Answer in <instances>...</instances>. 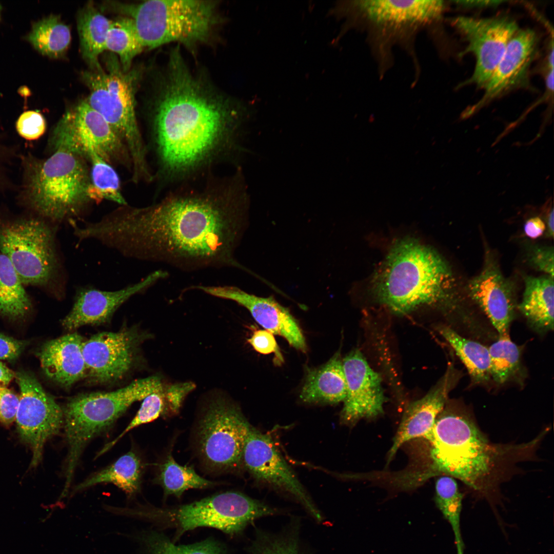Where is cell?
<instances>
[{
    "instance_id": "obj_9",
    "label": "cell",
    "mask_w": 554,
    "mask_h": 554,
    "mask_svg": "<svg viewBox=\"0 0 554 554\" xmlns=\"http://www.w3.org/2000/svg\"><path fill=\"white\" fill-rule=\"evenodd\" d=\"M165 383L161 377L154 375L135 380L115 391L81 394L69 399L63 408L68 447L66 486L71 485L87 444L109 429L133 403L160 390Z\"/></svg>"
},
{
    "instance_id": "obj_34",
    "label": "cell",
    "mask_w": 554,
    "mask_h": 554,
    "mask_svg": "<svg viewBox=\"0 0 554 554\" xmlns=\"http://www.w3.org/2000/svg\"><path fill=\"white\" fill-rule=\"evenodd\" d=\"M144 49L132 19L121 17L112 20L107 34L106 50L118 56L124 71L127 72L131 69L133 60Z\"/></svg>"
},
{
    "instance_id": "obj_20",
    "label": "cell",
    "mask_w": 554,
    "mask_h": 554,
    "mask_svg": "<svg viewBox=\"0 0 554 554\" xmlns=\"http://www.w3.org/2000/svg\"><path fill=\"white\" fill-rule=\"evenodd\" d=\"M538 37L531 29L519 30L510 40L480 101L467 114L492 100L528 84L530 66L538 53Z\"/></svg>"
},
{
    "instance_id": "obj_25",
    "label": "cell",
    "mask_w": 554,
    "mask_h": 554,
    "mask_svg": "<svg viewBox=\"0 0 554 554\" xmlns=\"http://www.w3.org/2000/svg\"><path fill=\"white\" fill-rule=\"evenodd\" d=\"M524 290L517 308L530 326L538 332L545 333L553 329V278L547 275H526Z\"/></svg>"
},
{
    "instance_id": "obj_49",
    "label": "cell",
    "mask_w": 554,
    "mask_h": 554,
    "mask_svg": "<svg viewBox=\"0 0 554 554\" xmlns=\"http://www.w3.org/2000/svg\"><path fill=\"white\" fill-rule=\"evenodd\" d=\"M1 150H2V148H1V146H0V185H1V183L2 182V181H1V178H2V163H1V162H2V161H1V160H2V159H2V151H1Z\"/></svg>"
},
{
    "instance_id": "obj_42",
    "label": "cell",
    "mask_w": 554,
    "mask_h": 554,
    "mask_svg": "<svg viewBox=\"0 0 554 554\" xmlns=\"http://www.w3.org/2000/svg\"><path fill=\"white\" fill-rule=\"evenodd\" d=\"M247 342L258 352L263 354L274 353L275 362L283 363V357L273 334L266 329L255 330Z\"/></svg>"
},
{
    "instance_id": "obj_43",
    "label": "cell",
    "mask_w": 554,
    "mask_h": 554,
    "mask_svg": "<svg viewBox=\"0 0 554 554\" xmlns=\"http://www.w3.org/2000/svg\"><path fill=\"white\" fill-rule=\"evenodd\" d=\"M19 396L6 387H0V422L9 426L15 420Z\"/></svg>"
},
{
    "instance_id": "obj_38",
    "label": "cell",
    "mask_w": 554,
    "mask_h": 554,
    "mask_svg": "<svg viewBox=\"0 0 554 554\" xmlns=\"http://www.w3.org/2000/svg\"><path fill=\"white\" fill-rule=\"evenodd\" d=\"M165 384L159 391L153 392L143 400L135 417L126 428L113 440L106 444L98 452L96 458L111 449L126 433L142 424L151 422L160 416H166L167 403Z\"/></svg>"
},
{
    "instance_id": "obj_24",
    "label": "cell",
    "mask_w": 554,
    "mask_h": 554,
    "mask_svg": "<svg viewBox=\"0 0 554 554\" xmlns=\"http://www.w3.org/2000/svg\"><path fill=\"white\" fill-rule=\"evenodd\" d=\"M372 22L401 26L431 22L440 17L445 9L442 1H360L352 2Z\"/></svg>"
},
{
    "instance_id": "obj_36",
    "label": "cell",
    "mask_w": 554,
    "mask_h": 554,
    "mask_svg": "<svg viewBox=\"0 0 554 554\" xmlns=\"http://www.w3.org/2000/svg\"><path fill=\"white\" fill-rule=\"evenodd\" d=\"M88 161L91 164V184L88 193L91 200L98 203L105 199L127 205L121 191L119 176L111 165L97 154H92Z\"/></svg>"
},
{
    "instance_id": "obj_4",
    "label": "cell",
    "mask_w": 554,
    "mask_h": 554,
    "mask_svg": "<svg viewBox=\"0 0 554 554\" xmlns=\"http://www.w3.org/2000/svg\"><path fill=\"white\" fill-rule=\"evenodd\" d=\"M430 446L427 478L446 475L461 480L494 507L493 488L509 458L524 447L490 442L468 412L444 408L424 437Z\"/></svg>"
},
{
    "instance_id": "obj_33",
    "label": "cell",
    "mask_w": 554,
    "mask_h": 554,
    "mask_svg": "<svg viewBox=\"0 0 554 554\" xmlns=\"http://www.w3.org/2000/svg\"><path fill=\"white\" fill-rule=\"evenodd\" d=\"M463 494L459 489L454 478L442 475L436 482L434 501L444 518L452 529L457 554H464L465 545L461 528V514Z\"/></svg>"
},
{
    "instance_id": "obj_10",
    "label": "cell",
    "mask_w": 554,
    "mask_h": 554,
    "mask_svg": "<svg viewBox=\"0 0 554 554\" xmlns=\"http://www.w3.org/2000/svg\"><path fill=\"white\" fill-rule=\"evenodd\" d=\"M275 512L260 501L230 491L174 507L152 509L144 514L159 526L175 529L172 541L175 543L186 531L200 527L234 536L255 519Z\"/></svg>"
},
{
    "instance_id": "obj_3",
    "label": "cell",
    "mask_w": 554,
    "mask_h": 554,
    "mask_svg": "<svg viewBox=\"0 0 554 554\" xmlns=\"http://www.w3.org/2000/svg\"><path fill=\"white\" fill-rule=\"evenodd\" d=\"M372 291L379 303L401 315L422 307L451 312L460 304L457 281L447 262L410 238L393 244L373 278Z\"/></svg>"
},
{
    "instance_id": "obj_17",
    "label": "cell",
    "mask_w": 554,
    "mask_h": 554,
    "mask_svg": "<svg viewBox=\"0 0 554 554\" xmlns=\"http://www.w3.org/2000/svg\"><path fill=\"white\" fill-rule=\"evenodd\" d=\"M470 299L487 316L498 335L509 333L517 305L513 283L502 273L497 259L485 250L481 272L467 284Z\"/></svg>"
},
{
    "instance_id": "obj_7",
    "label": "cell",
    "mask_w": 554,
    "mask_h": 554,
    "mask_svg": "<svg viewBox=\"0 0 554 554\" xmlns=\"http://www.w3.org/2000/svg\"><path fill=\"white\" fill-rule=\"evenodd\" d=\"M105 60L106 71L89 70L81 74L89 90L85 100L103 117L126 147L131 161L132 180L148 179L151 174L135 112L141 73L136 68L124 71L113 53Z\"/></svg>"
},
{
    "instance_id": "obj_5",
    "label": "cell",
    "mask_w": 554,
    "mask_h": 554,
    "mask_svg": "<svg viewBox=\"0 0 554 554\" xmlns=\"http://www.w3.org/2000/svg\"><path fill=\"white\" fill-rule=\"evenodd\" d=\"M26 161L21 201L29 213L58 226L80 217L92 202L87 161L63 149Z\"/></svg>"
},
{
    "instance_id": "obj_48",
    "label": "cell",
    "mask_w": 554,
    "mask_h": 554,
    "mask_svg": "<svg viewBox=\"0 0 554 554\" xmlns=\"http://www.w3.org/2000/svg\"><path fill=\"white\" fill-rule=\"evenodd\" d=\"M553 209L552 208L547 215L545 224L546 234L548 238H553L554 233Z\"/></svg>"
},
{
    "instance_id": "obj_13",
    "label": "cell",
    "mask_w": 554,
    "mask_h": 554,
    "mask_svg": "<svg viewBox=\"0 0 554 554\" xmlns=\"http://www.w3.org/2000/svg\"><path fill=\"white\" fill-rule=\"evenodd\" d=\"M15 378L20 390L15 420L17 430L31 447V466L35 467L42 460L45 443L63 427V410L32 373L20 370Z\"/></svg>"
},
{
    "instance_id": "obj_47",
    "label": "cell",
    "mask_w": 554,
    "mask_h": 554,
    "mask_svg": "<svg viewBox=\"0 0 554 554\" xmlns=\"http://www.w3.org/2000/svg\"><path fill=\"white\" fill-rule=\"evenodd\" d=\"M15 373L0 362V387L6 386L15 378Z\"/></svg>"
},
{
    "instance_id": "obj_26",
    "label": "cell",
    "mask_w": 554,
    "mask_h": 554,
    "mask_svg": "<svg viewBox=\"0 0 554 554\" xmlns=\"http://www.w3.org/2000/svg\"><path fill=\"white\" fill-rule=\"evenodd\" d=\"M346 392L342 360L337 353L324 365L309 371L300 398L308 403L333 404L343 402Z\"/></svg>"
},
{
    "instance_id": "obj_19",
    "label": "cell",
    "mask_w": 554,
    "mask_h": 554,
    "mask_svg": "<svg viewBox=\"0 0 554 554\" xmlns=\"http://www.w3.org/2000/svg\"><path fill=\"white\" fill-rule=\"evenodd\" d=\"M168 275L162 270L155 271L140 282L114 291L102 290L92 286L78 287L69 312L62 324L68 330L85 325L104 324L115 311L133 296L146 291Z\"/></svg>"
},
{
    "instance_id": "obj_50",
    "label": "cell",
    "mask_w": 554,
    "mask_h": 554,
    "mask_svg": "<svg viewBox=\"0 0 554 554\" xmlns=\"http://www.w3.org/2000/svg\"><path fill=\"white\" fill-rule=\"evenodd\" d=\"M0 10H1V6H0Z\"/></svg>"
},
{
    "instance_id": "obj_11",
    "label": "cell",
    "mask_w": 554,
    "mask_h": 554,
    "mask_svg": "<svg viewBox=\"0 0 554 554\" xmlns=\"http://www.w3.org/2000/svg\"><path fill=\"white\" fill-rule=\"evenodd\" d=\"M250 425L230 399L222 394L212 396L202 412L197 430L198 450L205 463L219 470L240 467Z\"/></svg>"
},
{
    "instance_id": "obj_27",
    "label": "cell",
    "mask_w": 554,
    "mask_h": 554,
    "mask_svg": "<svg viewBox=\"0 0 554 554\" xmlns=\"http://www.w3.org/2000/svg\"><path fill=\"white\" fill-rule=\"evenodd\" d=\"M111 22L91 3L86 4L78 13L77 27L81 52L90 70L103 69L98 57L106 50L107 36Z\"/></svg>"
},
{
    "instance_id": "obj_16",
    "label": "cell",
    "mask_w": 554,
    "mask_h": 554,
    "mask_svg": "<svg viewBox=\"0 0 554 554\" xmlns=\"http://www.w3.org/2000/svg\"><path fill=\"white\" fill-rule=\"evenodd\" d=\"M242 464L255 480L291 496L317 521L322 520L307 490L272 438L251 425L244 446Z\"/></svg>"
},
{
    "instance_id": "obj_29",
    "label": "cell",
    "mask_w": 554,
    "mask_h": 554,
    "mask_svg": "<svg viewBox=\"0 0 554 554\" xmlns=\"http://www.w3.org/2000/svg\"><path fill=\"white\" fill-rule=\"evenodd\" d=\"M143 466L136 453L130 451L107 467L88 478L75 486L72 492L83 490L101 483H111L123 490L129 497L140 488Z\"/></svg>"
},
{
    "instance_id": "obj_30",
    "label": "cell",
    "mask_w": 554,
    "mask_h": 554,
    "mask_svg": "<svg viewBox=\"0 0 554 554\" xmlns=\"http://www.w3.org/2000/svg\"><path fill=\"white\" fill-rule=\"evenodd\" d=\"M32 309V301L25 286L10 260L0 251V315L21 320Z\"/></svg>"
},
{
    "instance_id": "obj_8",
    "label": "cell",
    "mask_w": 554,
    "mask_h": 554,
    "mask_svg": "<svg viewBox=\"0 0 554 554\" xmlns=\"http://www.w3.org/2000/svg\"><path fill=\"white\" fill-rule=\"evenodd\" d=\"M108 8L132 19L143 48L177 42L188 47L207 41L218 22L213 1L150 0L110 2Z\"/></svg>"
},
{
    "instance_id": "obj_22",
    "label": "cell",
    "mask_w": 554,
    "mask_h": 554,
    "mask_svg": "<svg viewBox=\"0 0 554 554\" xmlns=\"http://www.w3.org/2000/svg\"><path fill=\"white\" fill-rule=\"evenodd\" d=\"M461 375L450 364L444 375L425 395L407 406L389 451L388 462L406 442L424 438L432 430Z\"/></svg>"
},
{
    "instance_id": "obj_28",
    "label": "cell",
    "mask_w": 554,
    "mask_h": 554,
    "mask_svg": "<svg viewBox=\"0 0 554 554\" xmlns=\"http://www.w3.org/2000/svg\"><path fill=\"white\" fill-rule=\"evenodd\" d=\"M437 329L466 368L472 384H487L491 379L488 347L463 337L448 326L439 325Z\"/></svg>"
},
{
    "instance_id": "obj_31",
    "label": "cell",
    "mask_w": 554,
    "mask_h": 554,
    "mask_svg": "<svg viewBox=\"0 0 554 554\" xmlns=\"http://www.w3.org/2000/svg\"><path fill=\"white\" fill-rule=\"evenodd\" d=\"M28 38L43 55L58 58L68 49L71 35L69 26L60 17L52 15L35 23Z\"/></svg>"
},
{
    "instance_id": "obj_41",
    "label": "cell",
    "mask_w": 554,
    "mask_h": 554,
    "mask_svg": "<svg viewBox=\"0 0 554 554\" xmlns=\"http://www.w3.org/2000/svg\"><path fill=\"white\" fill-rule=\"evenodd\" d=\"M553 256V246L532 245L529 246L526 252V260L529 266L552 278L554 275Z\"/></svg>"
},
{
    "instance_id": "obj_18",
    "label": "cell",
    "mask_w": 554,
    "mask_h": 554,
    "mask_svg": "<svg viewBox=\"0 0 554 554\" xmlns=\"http://www.w3.org/2000/svg\"><path fill=\"white\" fill-rule=\"evenodd\" d=\"M347 392L341 420L353 425L362 419L383 413L387 398L380 374L373 370L359 349L349 352L342 360Z\"/></svg>"
},
{
    "instance_id": "obj_12",
    "label": "cell",
    "mask_w": 554,
    "mask_h": 554,
    "mask_svg": "<svg viewBox=\"0 0 554 554\" xmlns=\"http://www.w3.org/2000/svg\"><path fill=\"white\" fill-rule=\"evenodd\" d=\"M49 144L53 151L66 150L87 161L97 154L111 165L120 163L132 168L125 146L85 99L65 112L52 131Z\"/></svg>"
},
{
    "instance_id": "obj_15",
    "label": "cell",
    "mask_w": 554,
    "mask_h": 554,
    "mask_svg": "<svg viewBox=\"0 0 554 554\" xmlns=\"http://www.w3.org/2000/svg\"><path fill=\"white\" fill-rule=\"evenodd\" d=\"M151 337L136 327L95 334L83 345L86 376L101 384L124 378L140 358V347Z\"/></svg>"
},
{
    "instance_id": "obj_1",
    "label": "cell",
    "mask_w": 554,
    "mask_h": 554,
    "mask_svg": "<svg viewBox=\"0 0 554 554\" xmlns=\"http://www.w3.org/2000/svg\"><path fill=\"white\" fill-rule=\"evenodd\" d=\"M246 206L229 195H172L143 208L123 205L97 222L92 240L123 255L192 271L232 267L246 224Z\"/></svg>"
},
{
    "instance_id": "obj_40",
    "label": "cell",
    "mask_w": 554,
    "mask_h": 554,
    "mask_svg": "<svg viewBox=\"0 0 554 554\" xmlns=\"http://www.w3.org/2000/svg\"><path fill=\"white\" fill-rule=\"evenodd\" d=\"M16 129L18 134L25 140H35L44 134L46 129V120L38 111H25L18 118Z\"/></svg>"
},
{
    "instance_id": "obj_46",
    "label": "cell",
    "mask_w": 554,
    "mask_h": 554,
    "mask_svg": "<svg viewBox=\"0 0 554 554\" xmlns=\"http://www.w3.org/2000/svg\"><path fill=\"white\" fill-rule=\"evenodd\" d=\"M504 1H457L454 2L463 8H483L495 7L505 3Z\"/></svg>"
},
{
    "instance_id": "obj_21",
    "label": "cell",
    "mask_w": 554,
    "mask_h": 554,
    "mask_svg": "<svg viewBox=\"0 0 554 554\" xmlns=\"http://www.w3.org/2000/svg\"><path fill=\"white\" fill-rule=\"evenodd\" d=\"M192 288L236 303L247 309L265 329L284 338L294 348L302 352L306 351L305 339L297 321L289 310L273 296H258L233 286L200 285Z\"/></svg>"
},
{
    "instance_id": "obj_37",
    "label": "cell",
    "mask_w": 554,
    "mask_h": 554,
    "mask_svg": "<svg viewBox=\"0 0 554 554\" xmlns=\"http://www.w3.org/2000/svg\"><path fill=\"white\" fill-rule=\"evenodd\" d=\"M140 538L144 554H229L225 546L213 539L176 545L163 533L155 530L143 533Z\"/></svg>"
},
{
    "instance_id": "obj_35",
    "label": "cell",
    "mask_w": 554,
    "mask_h": 554,
    "mask_svg": "<svg viewBox=\"0 0 554 554\" xmlns=\"http://www.w3.org/2000/svg\"><path fill=\"white\" fill-rule=\"evenodd\" d=\"M157 481L164 489L165 497H177L189 489H203L214 483L199 476L191 467L179 465L169 454L160 466Z\"/></svg>"
},
{
    "instance_id": "obj_14",
    "label": "cell",
    "mask_w": 554,
    "mask_h": 554,
    "mask_svg": "<svg viewBox=\"0 0 554 554\" xmlns=\"http://www.w3.org/2000/svg\"><path fill=\"white\" fill-rule=\"evenodd\" d=\"M452 24L467 44L460 56L472 53L476 58L471 76L460 86L473 84L483 89L510 40L519 30L518 26L507 16L481 18L458 16L452 19Z\"/></svg>"
},
{
    "instance_id": "obj_32",
    "label": "cell",
    "mask_w": 554,
    "mask_h": 554,
    "mask_svg": "<svg viewBox=\"0 0 554 554\" xmlns=\"http://www.w3.org/2000/svg\"><path fill=\"white\" fill-rule=\"evenodd\" d=\"M488 350L490 377L496 384L502 385L519 378L522 372V349L509 333L498 335Z\"/></svg>"
},
{
    "instance_id": "obj_2",
    "label": "cell",
    "mask_w": 554,
    "mask_h": 554,
    "mask_svg": "<svg viewBox=\"0 0 554 554\" xmlns=\"http://www.w3.org/2000/svg\"><path fill=\"white\" fill-rule=\"evenodd\" d=\"M155 98L153 125L161 165L170 175L193 170L230 140L240 110L171 53Z\"/></svg>"
},
{
    "instance_id": "obj_23",
    "label": "cell",
    "mask_w": 554,
    "mask_h": 554,
    "mask_svg": "<svg viewBox=\"0 0 554 554\" xmlns=\"http://www.w3.org/2000/svg\"><path fill=\"white\" fill-rule=\"evenodd\" d=\"M83 337L76 332L50 340L38 352L41 367L51 380L69 388L86 376Z\"/></svg>"
},
{
    "instance_id": "obj_39",
    "label": "cell",
    "mask_w": 554,
    "mask_h": 554,
    "mask_svg": "<svg viewBox=\"0 0 554 554\" xmlns=\"http://www.w3.org/2000/svg\"><path fill=\"white\" fill-rule=\"evenodd\" d=\"M253 554H302L294 535L271 536L261 534L252 546Z\"/></svg>"
},
{
    "instance_id": "obj_44",
    "label": "cell",
    "mask_w": 554,
    "mask_h": 554,
    "mask_svg": "<svg viewBox=\"0 0 554 554\" xmlns=\"http://www.w3.org/2000/svg\"><path fill=\"white\" fill-rule=\"evenodd\" d=\"M28 344V341L17 340L0 333V360L16 359Z\"/></svg>"
},
{
    "instance_id": "obj_45",
    "label": "cell",
    "mask_w": 554,
    "mask_h": 554,
    "mask_svg": "<svg viewBox=\"0 0 554 554\" xmlns=\"http://www.w3.org/2000/svg\"><path fill=\"white\" fill-rule=\"evenodd\" d=\"M545 223L539 217H533L527 220L523 226L525 234L532 239L540 237L545 231Z\"/></svg>"
},
{
    "instance_id": "obj_6",
    "label": "cell",
    "mask_w": 554,
    "mask_h": 554,
    "mask_svg": "<svg viewBox=\"0 0 554 554\" xmlns=\"http://www.w3.org/2000/svg\"><path fill=\"white\" fill-rule=\"evenodd\" d=\"M58 227L30 213L0 214V251L24 285L62 299L67 282L57 246Z\"/></svg>"
}]
</instances>
